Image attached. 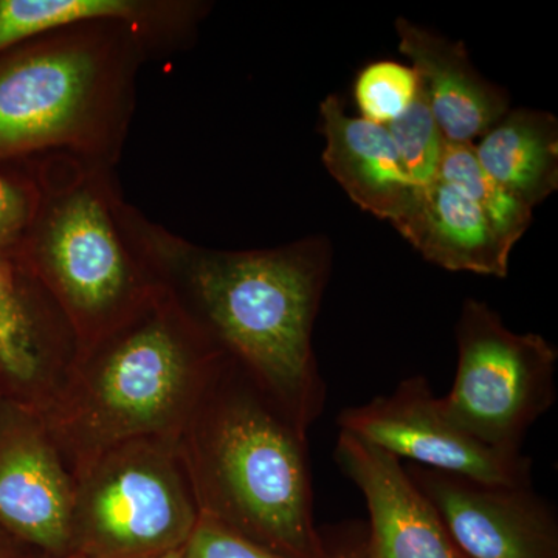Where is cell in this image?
Returning a JSON list of instances; mask_svg holds the SVG:
<instances>
[{
    "label": "cell",
    "mask_w": 558,
    "mask_h": 558,
    "mask_svg": "<svg viewBox=\"0 0 558 558\" xmlns=\"http://www.w3.org/2000/svg\"><path fill=\"white\" fill-rule=\"evenodd\" d=\"M132 240L161 288L301 429L322 413L325 385L312 330L328 279L322 244L202 247L130 205Z\"/></svg>",
    "instance_id": "obj_1"
},
{
    "label": "cell",
    "mask_w": 558,
    "mask_h": 558,
    "mask_svg": "<svg viewBox=\"0 0 558 558\" xmlns=\"http://www.w3.org/2000/svg\"><path fill=\"white\" fill-rule=\"evenodd\" d=\"M227 357L160 288L134 314L78 351L40 414L75 476L128 440H179Z\"/></svg>",
    "instance_id": "obj_2"
},
{
    "label": "cell",
    "mask_w": 558,
    "mask_h": 558,
    "mask_svg": "<svg viewBox=\"0 0 558 558\" xmlns=\"http://www.w3.org/2000/svg\"><path fill=\"white\" fill-rule=\"evenodd\" d=\"M178 446L201 515L281 558H330L314 523L306 433L230 357Z\"/></svg>",
    "instance_id": "obj_3"
},
{
    "label": "cell",
    "mask_w": 558,
    "mask_h": 558,
    "mask_svg": "<svg viewBox=\"0 0 558 558\" xmlns=\"http://www.w3.org/2000/svg\"><path fill=\"white\" fill-rule=\"evenodd\" d=\"M156 58L120 21L72 25L0 53V167L65 154L117 168L140 70Z\"/></svg>",
    "instance_id": "obj_4"
},
{
    "label": "cell",
    "mask_w": 558,
    "mask_h": 558,
    "mask_svg": "<svg viewBox=\"0 0 558 558\" xmlns=\"http://www.w3.org/2000/svg\"><path fill=\"white\" fill-rule=\"evenodd\" d=\"M31 163L38 205L17 258L68 318L81 351L161 286L132 240L116 167L65 154Z\"/></svg>",
    "instance_id": "obj_5"
},
{
    "label": "cell",
    "mask_w": 558,
    "mask_h": 558,
    "mask_svg": "<svg viewBox=\"0 0 558 558\" xmlns=\"http://www.w3.org/2000/svg\"><path fill=\"white\" fill-rule=\"evenodd\" d=\"M72 554L150 558L183 548L199 508L178 440H128L75 476Z\"/></svg>",
    "instance_id": "obj_6"
},
{
    "label": "cell",
    "mask_w": 558,
    "mask_h": 558,
    "mask_svg": "<svg viewBox=\"0 0 558 558\" xmlns=\"http://www.w3.org/2000/svg\"><path fill=\"white\" fill-rule=\"evenodd\" d=\"M458 371L440 409L492 449L521 451L529 428L556 402L557 349L538 333H517L476 300L457 326Z\"/></svg>",
    "instance_id": "obj_7"
},
{
    "label": "cell",
    "mask_w": 558,
    "mask_h": 558,
    "mask_svg": "<svg viewBox=\"0 0 558 558\" xmlns=\"http://www.w3.org/2000/svg\"><path fill=\"white\" fill-rule=\"evenodd\" d=\"M340 432L414 465L490 486H531V459L492 449L457 427L425 377H410L388 396L344 410Z\"/></svg>",
    "instance_id": "obj_8"
},
{
    "label": "cell",
    "mask_w": 558,
    "mask_h": 558,
    "mask_svg": "<svg viewBox=\"0 0 558 558\" xmlns=\"http://www.w3.org/2000/svg\"><path fill=\"white\" fill-rule=\"evenodd\" d=\"M75 478L39 410L0 398V529L31 553L72 556Z\"/></svg>",
    "instance_id": "obj_9"
},
{
    "label": "cell",
    "mask_w": 558,
    "mask_h": 558,
    "mask_svg": "<svg viewBox=\"0 0 558 558\" xmlns=\"http://www.w3.org/2000/svg\"><path fill=\"white\" fill-rule=\"evenodd\" d=\"M405 470L462 557L558 558L556 519L531 486H490L418 465Z\"/></svg>",
    "instance_id": "obj_10"
},
{
    "label": "cell",
    "mask_w": 558,
    "mask_h": 558,
    "mask_svg": "<svg viewBox=\"0 0 558 558\" xmlns=\"http://www.w3.org/2000/svg\"><path fill=\"white\" fill-rule=\"evenodd\" d=\"M78 354L68 318L20 258H0V388L36 410L60 389Z\"/></svg>",
    "instance_id": "obj_11"
},
{
    "label": "cell",
    "mask_w": 558,
    "mask_h": 558,
    "mask_svg": "<svg viewBox=\"0 0 558 558\" xmlns=\"http://www.w3.org/2000/svg\"><path fill=\"white\" fill-rule=\"evenodd\" d=\"M336 459L368 509L365 558H464L399 459L344 432Z\"/></svg>",
    "instance_id": "obj_12"
},
{
    "label": "cell",
    "mask_w": 558,
    "mask_h": 558,
    "mask_svg": "<svg viewBox=\"0 0 558 558\" xmlns=\"http://www.w3.org/2000/svg\"><path fill=\"white\" fill-rule=\"evenodd\" d=\"M209 10L201 0H0V53L60 28L120 21L165 58L189 49Z\"/></svg>",
    "instance_id": "obj_13"
},
{
    "label": "cell",
    "mask_w": 558,
    "mask_h": 558,
    "mask_svg": "<svg viewBox=\"0 0 558 558\" xmlns=\"http://www.w3.org/2000/svg\"><path fill=\"white\" fill-rule=\"evenodd\" d=\"M400 53L413 62L446 143H475L509 110V98L470 62L464 44L436 35L405 17L396 21Z\"/></svg>",
    "instance_id": "obj_14"
},
{
    "label": "cell",
    "mask_w": 558,
    "mask_h": 558,
    "mask_svg": "<svg viewBox=\"0 0 558 558\" xmlns=\"http://www.w3.org/2000/svg\"><path fill=\"white\" fill-rule=\"evenodd\" d=\"M326 137L323 161L341 189L360 208L398 222L418 186L400 159L384 124L349 116L336 95L319 108Z\"/></svg>",
    "instance_id": "obj_15"
},
{
    "label": "cell",
    "mask_w": 558,
    "mask_h": 558,
    "mask_svg": "<svg viewBox=\"0 0 558 558\" xmlns=\"http://www.w3.org/2000/svg\"><path fill=\"white\" fill-rule=\"evenodd\" d=\"M395 229L428 259L450 271L505 278L512 247L478 205L442 180L418 186Z\"/></svg>",
    "instance_id": "obj_16"
},
{
    "label": "cell",
    "mask_w": 558,
    "mask_h": 558,
    "mask_svg": "<svg viewBox=\"0 0 558 558\" xmlns=\"http://www.w3.org/2000/svg\"><path fill=\"white\" fill-rule=\"evenodd\" d=\"M483 170L521 205L534 209L558 189V121L534 109L508 110L473 143Z\"/></svg>",
    "instance_id": "obj_17"
},
{
    "label": "cell",
    "mask_w": 558,
    "mask_h": 558,
    "mask_svg": "<svg viewBox=\"0 0 558 558\" xmlns=\"http://www.w3.org/2000/svg\"><path fill=\"white\" fill-rule=\"evenodd\" d=\"M438 179L478 205L509 247L520 241L532 219V209L510 197L481 167L472 143H444Z\"/></svg>",
    "instance_id": "obj_18"
},
{
    "label": "cell",
    "mask_w": 558,
    "mask_h": 558,
    "mask_svg": "<svg viewBox=\"0 0 558 558\" xmlns=\"http://www.w3.org/2000/svg\"><path fill=\"white\" fill-rule=\"evenodd\" d=\"M385 126L414 183L427 186L435 182L446 140L440 134L421 84L417 83L416 98L410 108Z\"/></svg>",
    "instance_id": "obj_19"
},
{
    "label": "cell",
    "mask_w": 558,
    "mask_h": 558,
    "mask_svg": "<svg viewBox=\"0 0 558 558\" xmlns=\"http://www.w3.org/2000/svg\"><path fill=\"white\" fill-rule=\"evenodd\" d=\"M417 83L416 72L409 65L395 61L366 65L354 86L362 119L384 126L399 119L416 98Z\"/></svg>",
    "instance_id": "obj_20"
},
{
    "label": "cell",
    "mask_w": 558,
    "mask_h": 558,
    "mask_svg": "<svg viewBox=\"0 0 558 558\" xmlns=\"http://www.w3.org/2000/svg\"><path fill=\"white\" fill-rule=\"evenodd\" d=\"M38 205L31 161L0 167V258H17Z\"/></svg>",
    "instance_id": "obj_21"
},
{
    "label": "cell",
    "mask_w": 558,
    "mask_h": 558,
    "mask_svg": "<svg viewBox=\"0 0 558 558\" xmlns=\"http://www.w3.org/2000/svg\"><path fill=\"white\" fill-rule=\"evenodd\" d=\"M180 554L182 558H281L204 515L199 517Z\"/></svg>",
    "instance_id": "obj_22"
},
{
    "label": "cell",
    "mask_w": 558,
    "mask_h": 558,
    "mask_svg": "<svg viewBox=\"0 0 558 558\" xmlns=\"http://www.w3.org/2000/svg\"><path fill=\"white\" fill-rule=\"evenodd\" d=\"M27 553L31 550L25 549L16 539L11 538L7 532L0 529V558H22Z\"/></svg>",
    "instance_id": "obj_23"
},
{
    "label": "cell",
    "mask_w": 558,
    "mask_h": 558,
    "mask_svg": "<svg viewBox=\"0 0 558 558\" xmlns=\"http://www.w3.org/2000/svg\"><path fill=\"white\" fill-rule=\"evenodd\" d=\"M22 558H84V557L76 556V554H72V556H65V557H49V556H40V554L27 553Z\"/></svg>",
    "instance_id": "obj_24"
},
{
    "label": "cell",
    "mask_w": 558,
    "mask_h": 558,
    "mask_svg": "<svg viewBox=\"0 0 558 558\" xmlns=\"http://www.w3.org/2000/svg\"><path fill=\"white\" fill-rule=\"evenodd\" d=\"M336 558H365V550H355V553L341 554V556H337Z\"/></svg>",
    "instance_id": "obj_25"
},
{
    "label": "cell",
    "mask_w": 558,
    "mask_h": 558,
    "mask_svg": "<svg viewBox=\"0 0 558 558\" xmlns=\"http://www.w3.org/2000/svg\"><path fill=\"white\" fill-rule=\"evenodd\" d=\"M150 558H182V554H180V550H174V553L161 554V556Z\"/></svg>",
    "instance_id": "obj_26"
},
{
    "label": "cell",
    "mask_w": 558,
    "mask_h": 558,
    "mask_svg": "<svg viewBox=\"0 0 558 558\" xmlns=\"http://www.w3.org/2000/svg\"><path fill=\"white\" fill-rule=\"evenodd\" d=\"M0 398H2V388H0Z\"/></svg>",
    "instance_id": "obj_27"
}]
</instances>
